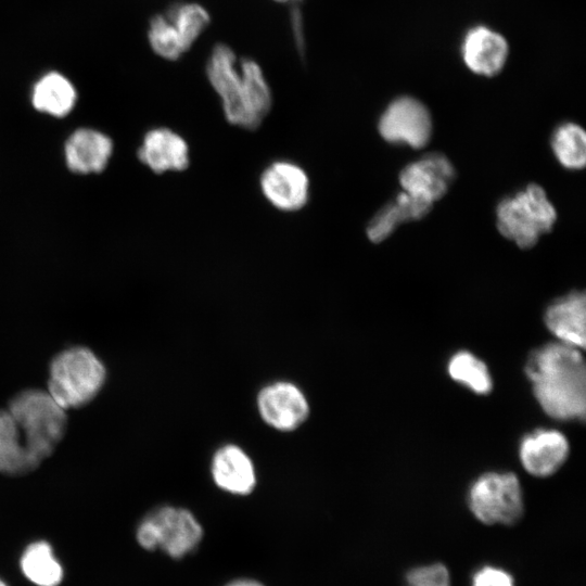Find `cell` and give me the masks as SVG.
<instances>
[{
	"label": "cell",
	"mask_w": 586,
	"mask_h": 586,
	"mask_svg": "<svg viewBox=\"0 0 586 586\" xmlns=\"http://www.w3.org/2000/svg\"><path fill=\"white\" fill-rule=\"evenodd\" d=\"M205 73L227 122L245 130L257 129L272 106L271 89L259 64L250 58L238 59L228 44L217 43Z\"/></svg>",
	"instance_id": "cell-1"
},
{
	"label": "cell",
	"mask_w": 586,
	"mask_h": 586,
	"mask_svg": "<svg viewBox=\"0 0 586 586\" xmlns=\"http://www.w3.org/2000/svg\"><path fill=\"white\" fill-rule=\"evenodd\" d=\"M113 153V142L105 133L91 129L75 130L64 148L67 167L77 174L102 171Z\"/></svg>",
	"instance_id": "cell-16"
},
{
	"label": "cell",
	"mask_w": 586,
	"mask_h": 586,
	"mask_svg": "<svg viewBox=\"0 0 586 586\" xmlns=\"http://www.w3.org/2000/svg\"><path fill=\"white\" fill-rule=\"evenodd\" d=\"M203 531L194 515L183 508L162 507L139 524L136 533L139 545L150 551L163 549L179 559L201 542Z\"/></svg>",
	"instance_id": "cell-6"
},
{
	"label": "cell",
	"mask_w": 586,
	"mask_h": 586,
	"mask_svg": "<svg viewBox=\"0 0 586 586\" xmlns=\"http://www.w3.org/2000/svg\"><path fill=\"white\" fill-rule=\"evenodd\" d=\"M9 412L16 422L26 447L40 463L62 440L66 428L65 410L48 392L27 390L10 403Z\"/></svg>",
	"instance_id": "cell-3"
},
{
	"label": "cell",
	"mask_w": 586,
	"mask_h": 586,
	"mask_svg": "<svg viewBox=\"0 0 586 586\" xmlns=\"http://www.w3.org/2000/svg\"><path fill=\"white\" fill-rule=\"evenodd\" d=\"M525 373L533 393L551 418L583 420L586 408V369L579 348L548 343L528 356Z\"/></svg>",
	"instance_id": "cell-2"
},
{
	"label": "cell",
	"mask_w": 586,
	"mask_h": 586,
	"mask_svg": "<svg viewBox=\"0 0 586 586\" xmlns=\"http://www.w3.org/2000/svg\"><path fill=\"white\" fill-rule=\"evenodd\" d=\"M0 586H10L2 577H0Z\"/></svg>",
	"instance_id": "cell-30"
},
{
	"label": "cell",
	"mask_w": 586,
	"mask_h": 586,
	"mask_svg": "<svg viewBox=\"0 0 586 586\" xmlns=\"http://www.w3.org/2000/svg\"><path fill=\"white\" fill-rule=\"evenodd\" d=\"M378 128L387 142L420 149L430 140L432 120L428 109L420 101L400 97L383 112Z\"/></svg>",
	"instance_id": "cell-9"
},
{
	"label": "cell",
	"mask_w": 586,
	"mask_h": 586,
	"mask_svg": "<svg viewBox=\"0 0 586 586\" xmlns=\"http://www.w3.org/2000/svg\"><path fill=\"white\" fill-rule=\"evenodd\" d=\"M259 189L272 207L284 213H293L307 205L310 181L301 165L288 160H278L267 165L260 173Z\"/></svg>",
	"instance_id": "cell-8"
},
{
	"label": "cell",
	"mask_w": 586,
	"mask_h": 586,
	"mask_svg": "<svg viewBox=\"0 0 586 586\" xmlns=\"http://www.w3.org/2000/svg\"><path fill=\"white\" fill-rule=\"evenodd\" d=\"M432 205L402 191L370 220L367 227L369 240L374 243L385 240L399 224L423 218Z\"/></svg>",
	"instance_id": "cell-18"
},
{
	"label": "cell",
	"mask_w": 586,
	"mask_h": 586,
	"mask_svg": "<svg viewBox=\"0 0 586 586\" xmlns=\"http://www.w3.org/2000/svg\"><path fill=\"white\" fill-rule=\"evenodd\" d=\"M165 15L178 31L187 51L211 23L207 10L195 2H177L169 7Z\"/></svg>",
	"instance_id": "cell-23"
},
{
	"label": "cell",
	"mask_w": 586,
	"mask_h": 586,
	"mask_svg": "<svg viewBox=\"0 0 586 586\" xmlns=\"http://www.w3.org/2000/svg\"><path fill=\"white\" fill-rule=\"evenodd\" d=\"M138 158L155 174L183 171L190 165V149L178 132L167 127H156L144 135Z\"/></svg>",
	"instance_id": "cell-12"
},
{
	"label": "cell",
	"mask_w": 586,
	"mask_h": 586,
	"mask_svg": "<svg viewBox=\"0 0 586 586\" xmlns=\"http://www.w3.org/2000/svg\"><path fill=\"white\" fill-rule=\"evenodd\" d=\"M38 466L9 410H0V472L24 474Z\"/></svg>",
	"instance_id": "cell-21"
},
{
	"label": "cell",
	"mask_w": 586,
	"mask_h": 586,
	"mask_svg": "<svg viewBox=\"0 0 586 586\" xmlns=\"http://www.w3.org/2000/svg\"><path fill=\"white\" fill-rule=\"evenodd\" d=\"M263 420L280 431H292L307 418L309 406L302 391L290 382H276L264 387L257 397Z\"/></svg>",
	"instance_id": "cell-11"
},
{
	"label": "cell",
	"mask_w": 586,
	"mask_h": 586,
	"mask_svg": "<svg viewBox=\"0 0 586 586\" xmlns=\"http://www.w3.org/2000/svg\"><path fill=\"white\" fill-rule=\"evenodd\" d=\"M18 566L34 586H59L64 579V566L46 540L28 544L20 556Z\"/></svg>",
	"instance_id": "cell-19"
},
{
	"label": "cell",
	"mask_w": 586,
	"mask_h": 586,
	"mask_svg": "<svg viewBox=\"0 0 586 586\" xmlns=\"http://www.w3.org/2000/svg\"><path fill=\"white\" fill-rule=\"evenodd\" d=\"M273 1L279 2V3H290L295 0H273Z\"/></svg>",
	"instance_id": "cell-29"
},
{
	"label": "cell",
	"mask_w": 586,
	"mask_h": 586,
	"mask_svg": "<svg viewBox=\"0 0 586 586\" xmlns=\"http://www.w3.org/2000/svg\"><path fill=\"white\" fill-rule=\"evenodd\" d=\"M408 586H449L445 565L434 563L410 570L406 576Z\"/></svg>",
	"instance_id": "cell-26"
},
{
	"label": "cell",
	"mask_w": 586,
	"mask_h": 586,
	"mask_svg": "<svg viewBox=\"0 0 586 586\" xmlns=\"http://www.w3.org/2000/svg\"><path fill=\"white\" fill-rule=\"evenodd\" d=\"M568 455V440L556 430L540 429L527 434L519 449L524 469L539 477L553 474L566 460Z\"/></svg>",
	"instance_id": "cell-13"
},
{
	"label": "cell",
	"mask_w": 586,
	"mask_h": 586,
	"mask_svg": "<svg viewBox=\"0 0 586 586\" xmlns=\"http://www.w3.org/2000/svg\"><path fill=\"white\" fill-rule=\"evenodd\" d=\"M448 373L477 394L492 391L493 381L486 365L467 351L458 352L449 359Z\"/></svg>",
	"instance_id": "cell-24"
},
{
	"label": "cell",
	"mask_w": 586,
	"mask_h": 586,
	"mask_svg": "<svg viewBox=\"0 0 586 586\" xmlns=\"http://www.w3.org/2000/svg\"><path fill=\"white\" fill-rule=\"evenodd\" d=\"M466 65L475 74L493 76L500 72L508 56V43L498 33L485 26L471 28L461 46Z\"/></svg>",
	"instance_id": "cell-14"
},
{
	"label": "cell",
	"mask_w": 586,
	"mask_h": 586,
	"mask_svg": "<svg viewBox=\"0 0 586 586\" xmlns=\"http://www.w3.org/2000/svg\"><path fill=\"white\" fill-rule=\"evenodd\" d=\"M148 39L153 52L168 61H177L188 52L178 31L165 14H157L151 18Z\"/></svg>",
	"instance_id": "cell-25"
},
{
	"label": "cell",
	"mask_w": 586,
	"mask_h": 586,
	"mask_svg": "<svg viewBox=\"0 0 586 586\" xmlns=\"http://www.w3.org/2000/svg\"><path fill=\"white\" fill-rule=\"evenodd\" d=\"M472 586H514V584L509 573L493 566H485L474 574Z\"/></svg>",
	"instance_id": "cell-27"
},
{
	"label": "cell",
	"mask_w": 586,
	"mask_h": 586,
	"mask_svg": "<svg viewBox=\"0 0 586 586\" xmlns=\"http://www.w3.org/2000/svg\"><path fill=\"white\" fill-rule=\"evenodd\" d=\"M77 92L74 85L62 74L49 72L33 87V106L54 117H64L75 106Z\"/></svg>",
	"instance_id": "cell-20"
},
{
	"label": "cell",
	"mask_w": 586,
	"mask_h": 586,
	"mask_svg": "<svg viewBox=\"0 0 586 586\" xmlns=\"http://www.w3.org/2000/svg\"><path fill=\"white\" fill-rule=\"evenodd\" d=\"M227 586H264V585H262L258 582L251 581V579H239V581H234L228 584Z\"/></svg>",
	"instance_id": "cell-28"
},
{
	"label": "cell",
	"mask_w": 586,
	"mask_h": 586,
	"mask_svg": "<svg viewBox=\"0 0 586 586\" xmlns=\"http://www.w3.org/2000/svg\"><path fill=\"white\" fill-rule=\"evenodd\" d=\"M212 474L218 487L235 495L251 493L256 484L254 464L237 445H226L216 451Z\"/></svg>",
	"instance_id": "cell-17"
},
{
	"label": "cell",
	"mask_w": 586,
	"mask_h": 586,
	"mask_svg": "<svg viewBox=\"0 0 586 586\" xmlns=\"http://www.w3.org/2000/svg\"><path fill=\"white\" fill-rule=\"evenodd\" d=\"M455 168L441 153H429L404 167L399 175L403 191L433 204L448 190Z\"/></svg>",
	"instance_id": "cell-10"
},
{
	"label": "cell",
	"mask_w": 586,
	"mask_h": 586,
	"mask_svg": "<svg viewBox=\"0 0 586 586\" xmlns=\"http://www.w3.org/2000/svg\"><path fill=\"white\" fill-rule=\"evenodd\" d=\"M105 380V368L86 347L63 351L51 362L48 393L64 410L89 403Z\"/></svg>",
	"instance_id": "cell-5"
},
{
	"label": "cell",
	"mask_w": 586,
	"mask_h": 586,
	"mask_svg": "<svg viewBox=\"0 0 586 586\" xmlns=\"http://www.w3.org/2000/svg\"><path fill=\"white\" fill-rule=\"evenodd\" d=\"M585 293L572 291L551 303L545 311L548 330L564 344L585 347Z\"/></svg>",
	"instance_id": "cell-15"
},
{
	"label": "cell",
	"mask_w": 586,
	"mask_h": 586,
	"mask_svg": "<svg viewBox=\"0 0 586 586\" xmlns=\"http://www.w3.org/2000/svg\"><path fill=\"white\" fill-rule=\"evenodd\" d=\"M470 510L485 524L512 525L523 515V497L519 479L506 472H487L469 489Z\"/></svg>",
	"instance_id": "cell-7"
},
{
	"label": "cell",
	"mask_w": 586,
	"mask_h": 586,
	"mask_svg": "<svg viewBox=\"0 0 586 586\" xmlns=\"http://www.w3.org/2000/svg\"><path fill=\"white\" fill-rule=\"evenodd\" d=\"M551 148L559 163L568 169H581L586 163V135L574 123L560 125L552 133Z\"/></svg>",
	"instance_id": "cell-22"
},
{
	"label": "cell",
	"mask_w": 586,
	"mask_h": 586,
	"mask_svg": "<svg viewBox=\"0 0 586 586\" xmlns=\"http://www.w3.org/2000/svg\"><path fill=\"white\" fill-rule=\"evenodd\" d=\"M497 228L520 249L534 246L539 237L549 232L557 212L545 190L530 183L513 195L502 199L496 208Z\"/></svg>",
	"instance_id": "cell-4"
}]
</instances>
